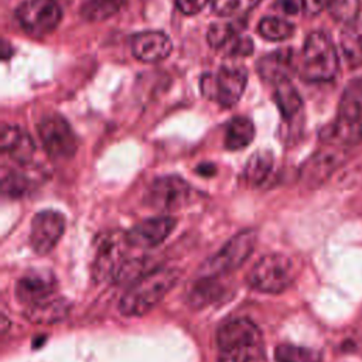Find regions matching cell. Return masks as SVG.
Returning <instances> with one entry per match:
<instances>
[{
    "mask_svg": "<svg viewBox=\"0 0 362 362\" xmlns=\"http://www.w3.org/2000/svg\"><path fill=\"white\" fill-rule=\"evenodd\" d=\"M180 270L157 269L141 274L126 290L119 301V311L124 317H143L150 313L177 284Z\"/></svg>",
    "mask_w": 362,
    "mask_h": 362,
    "instance_id": "cell-1",
    "label": "cell"
},
{
    "mask_svg": "<svg viewBox=\"0 0 362 362\" xmlns=\"http://www.w3.org/2000/svg\"><path fill=\"white\" fill-rule=\"evenodd\" d=\"M339 61L335 45L322 31L308 34L301 55V76L308 82H328L335 78Z\"/></svg>",
    "mask_w": 362,
    "mask_h": 362,
    "instance_id": "cell-2",
    "label": "cell"
},
{
    "mask_svg": "<svg viewBox=\"0 0 362 362\" xmlns=\"http://www.w3.org/2000/svg\"><path fill=\"white\" fill-rule=\"evenodd\" d=\"M294 272L290 257L281 253H269L253 264L246 281L256 291L279 294L291 286Z\"/></svg>",
    "mask_w": 362,
    "mask_h": 362,
    "instance_id": "cell-3",
    "label": "cell"
},
{
    "mask_svg": "<svg viewBox=\"0 0 362 362\" xmlns=\"http://www.w3.org/2000/svg\"><path fill=\"white\" fill-rule=\"evenodd\" d=\"M327 137L338 143H355L362 139V81L351 82L342 92L337 120Z\"/></svg>",
    "mask_w": 362,
    "mask_h": 362,
    "instance_id": "cell-4",
    "label": "cell"
},
{
    "mask_svg": "<svg viewBox=\"0 0 362 362\" xmlns=\"http://www.w3.org/2000/svg\"><path fill=\"white\" fill-rule=\"evenodd\" d=\"M257 233L246 229L232 236L214 256H211L199 269L201 277H221L239 269L253 253Z\"/></svg>",
    "mask_w": 362,
    "mask_h": 362,
    "instance_id": "cell-5",
    "label": "cell"
},
{
    "mask_svg": "<svg viewBox=\"0 0 362 362\" xmlns=\"http://www.w3.org/2000/svg\"><path fill=\"white\" fill-rule=\"evenodd\" d=\"M247 82V72L240 65H223L218 74H204L199 81L205 98L218 102L222 107L235 106Z\"/></svg>",
    "mask_w": 362,
    "mask_h": 362,
    "instance_id": "cell-6",
    "label": "cell"
},
{
    "mask_svg": "<svg viewBox=\"0 0 362 362\" xmlns=\"http://www.w3.org/2000/svg\"><path fill=\"white\" fill-rule=\"evenodd\" d=\"M129 245L126 233L109 232L99 238L96 256L92 266L95 281H115L119 280L127 262L124 257V246Z\"/></svg>",
    "mask_w": 362,
    "mask_h": 362,
    "instance_id": "cell-7",
    "label": "cell"
},
{
    "mask_svg": "<svg viewBox=\"0 0 362 362\" xmlns=\"http://www.w3.org/2000/svg\"><path fill=\"white\" fill-rule=\"evenodd\" d=\"M16 18L27 34L41 38L58 27L62 11L55 0H24L16 10Z\"/></svg>",
    "mask_w": 362,
    "mask_h": 362,
    "instance_id": "cell-8",
    "label": "cell"
},
{
    "mask_svg": "<svg viewBox=\"0 0 362 362\" xmlns=\"http://www.w3.org/2000/svg\"><path fill=\"white\" fill-rule=\"evenodd\" d=\"M38 136L49 157L66 160L78 148L76 136L69 123L59 115H49L38 124Z\"/></svg>",
    "mask_w": 362,
    "mask_h": 362,
    "instance_id": "cell-9",
    "label": "cell"
},
{
    "mask_svg": "<svg viewBox=\"0 0 362 362\" xmlns=\"http://www.w3.org/2000/svg\"><path fill=\"white\" fill-rule=\"evenodd\" d=\"M262 334L257 325L247 318H233L223 322L216 331L219 351H247L260 355Z\"/></svg>",
    "mask_w": 362,
    "mask_h": 362,
    "instance_id": "cell-10",
    "label": "cell"
},
{
    "mask_svg": "<svg viewBox=\"0 0 362 362\" xmlns=\"http://www.w3.org/2000/svg\"><path fill=\"white\" fill-rule=\"evenodd\" d=\"M192 198L189 184L177 175L156 178L146 191V202L160 211H174L187 205Z\"/></svg>",
    "mask_w": 362,
    "mask_h": 362,
    "instance_id": "cell-11",
    "label": "cell"
},
{
    "mask_svg": "<svg viewBox=\"0 0 362 362\" xmlns=\"http://www.w3.org/2000/svg\"><path fill=\"white\" fill-rule=\"evenodd\" d=\"M65 230V218L62 214L44 209L34 215L30 228V246L37 255L49 253L59 242Z\"/></svg>",
    "mask_w": 362,
    "mask_h": 362,
    "instance_id": "cell-12",
    "label": "cell"
},
{
    "mask_svg": "<svg viewBox=\"0 0 362 362\" xmlns=\"http://www.w3.org/2000/svg\"><path fill=\"white\" fill-rule=\"evenodd\" d=\"M57 287V277L51 272L31 270L17 280L14 294L18 303L28 307L52 297Z\"/></svg>",
    "mask_w": 362,
    "mask_h": 362,
    "instance_id": "cell-13",
    "label": "cell"
},
{
    "mask_svg": "<svg viewBox=\"0 0 362 362\" xmlns=\"http://www.w3.org/2000/svg\"><path fill=\"white\" fill-rule=\"evenodd\" d=\"M175 228L173 216H154L144 219L126 232L129 246L136 247H154L163 243Z\"/></svg>",
    "mask_w": 362,
    "mask_h": 362,
    "instance_id": "cell-14",
    "label": "cell"
},
{
    "mask_svg": "<svg viewBox=\"0 0 362 362\" xmlns=\"http://www.w3.org/2000/svg\"><path fill=\"white\" fill-rule=\"evenodd\" d=\"M345 161V151L338 148L321 150L313 154L301 167V180L311 187L320 185L334 174Z\"/></svg>",
    "mask_w": 362,
    "mask_h": 362,
    "instance_id": "cell-15",
    "label": "cell"
},
{
    "mask_svg": "<svg viewBox=\"0 0 362 362\" xmlns=\"http://www.w3.org/2000/svg\"><path fill=\"white\" fill-rule=\"evenodd\" d=\"M173 49L171 40L161 31H141L132 38L133 55L143 62L165 59Z\"/></svg>",
    "mask_w": 362,
    "mask_h": 362,
    "instance_id": "cell-16",
    "label": "cell"
},
{
    "mask_svg": "<svg viewBox=\"0 0 362 362\" xmlns=\"http://www.w3.org/2000/svg\"><path fill=\"white\" fill-rule=\"evenodd\" d=\"M35 151L31 136L18 126H3L1 130V153L8 156L20 165H27L33 160Z\"/></svg>",
    "mask_w": 362,
    "mask_h": 362,
    "instance_id": "cell-17",
    "label": "cell"
},
{
    "mask_svg": "<svg viewBox=\"0 0 362 362\" xmlns=\"http://www.w3.org/2000/svg\"><path fill=\"white\" fill-rule=\"evenodd\" d=\"M71 303L64 297H49L40 303L25 307L24 317L27 321L40 325L55 324L68 317Z\"/></svg>",
    "mask_w": 362,
    "mask_h": 362,
    "instance_id": "cell-18",
    "label": "cell"
},
{
    "mask_svg": "<svg viewBox=\"0 0 362 362\" xmlns=\"http://www.w3.org/2000/svg\"><path fill=\"white\" fill-rule=\"evenodd\" d=\"M293 71V54L290 49H277L264 55L257 62L259 75L273 85L290 79Z\"/></svg>",
    "mask_w": 362,
    "mask_h": 362,
    "instance_id": "cell-19",
    "label": "cell"
},
{
    "mask_svg": "<svg viewBox=\"0 0 362 362\" xmlns=\"http://www.w3.org/2000/svg\"><path fill=\"white\" fill-rule=\"evenodd\" d=\"M255 137L253 122L245 116H236L226 124L225 147L230 151L247 147Z\"/></svg>",
    "mask_w": 362,
    "mask_h": 362,
    "instance_id": "cell-20",
    "label": "cell"
},
{
    "mask_svg": "<svg viewBox=\"0 0 362 362\" xmlns=\"http://www.w3.org/2000/svg\"><path fill=\"white\" fill-rule=\"evenodd\" d=\"M341 48L351 68L362 66V25L356 21L346 24L341 33Z\"/></svg>",
    "mask_w": 362,
    "mask_h": 362,
    "instance_id": "cell-21",
    "label": "cell"
},
{
    "mask_svg": "<svg viewBox=\"0 0 362 362\" xmlns=\"http://www.w3.org/2000/svg\"><path fill=\"white\" fill-rule=\"evenodd\" d=\"M274 102L286 120L293 119L303 107L301 96L290 79L274 85Z\"/></svg>",
    "mask_w": 362,
    "mask_h": 362,
    "instance_id": "cell-22",
    "label": "cell"
},
{
    "mask_svg": "<svg viewBox=\"0 0 362 362\" xmlns=\"http://www.w3.org/2000/svg\"><path fill=\"white\" fill-rule=\"evenodd\" d=\"M272 168L273 154L269 150H259L249 157L243 175L250 185H260L269 177Z\"/></svg>",
    "mask_w": 362,
    "mask_h": 362,
    "instance_id": "cell-23",
    "label": "cell"
},
{
    "mask_svg": "<svg viewBox=\"0 0 362 362\" xmlns=\"http://www.w3.org/2000/svg\"><path fill=\"white\" fill-rule=\"evenodd\" d=\"M274 359L276 362H322V355L313 348L280 344L274 349Z\"/></svg>",
    "mask_w": 362,
    "mask_h": 362,
    "instance_id": "cell-24",
    "label": "cell"
},
{
    "mask_svg": "<svg viewBox=\"0 0 362 362\" xmlns=\"http://www.w3.org/2000/svg\"><path fill=\"white\" fill-rule=\"evenodd\" d=\"M239 35L240 34L235 24L226 23V21H218L209 25L206 33V40L212 48L215 49L226 48L229 52V49L232 48V45L235 44Z\"/></svg>",
    "mask_w": 362,
    "mask_h": 362,
    "instance_id": "cell-25",
    "label": "cell"
},
{
    "mask_svg": "<svg viewBox=\"0 0 362 362\" xmlns=\"http://www.w3.org/2000/svg\"><path fill=\"white\" fill-rule=\"evenodd\" d=\"M124 3L126 0H88L81 8V14L88 21H102L115 16Z\"/></svg>",
    "mask_w": 362,
    "mask_h": 362,
    "instance_id": "cell-26",
    "label": "cell"
},
{
    "mask_svg": "<svg viewBox=\"0 0 362 362\" xmlns=\"http://www.w3.org/2000/svg\"><path fill=\"white\" fill-rule=\"evenodd\" d=\"M216 279L218 277H201V280L197 281V284L188 293L189 303L194 307H204L221 296L222 288Z\"/></svg>",
    "mask_w": 362,
    "mask_h": 362,
    "instance_id": "cell-27",
    "label": "cell"
},
{
    "mask_svg": "<svg viewBox=\"0 0 362 362\" xmlns=\"http://www.w3.org/2000/svg\"><path fill=\"white\" fill-rule=\"evenodd\" d=\"M294 33V25L280 17H264L259 23V34L267 41H283L291 37Z\"/></svg>",
    "mask_w": 362,
    "mask_h": 362,
    "instance_id": "cell-28",
    "label": "cell"
},
{
    "mask_svg": "<svg viewBox=\"0 0 362 362\" xmlns=\"http://www.w3.org/2000/svg\"><path fill=\"white\" fill-rule=\"evenodd\" d=\"M33 187V182L27 177L25 173L18 170H6L3 168L1 173V189L3 194L11 198H18L28 192Z\"/></svg>",
    "mask_w": 362,
    "mask_h": 362,
    "instance_id": "cell-29",
    "label": "cell"
},
{
    "mask_svg": "<svg viewBox=\"0 0 362 362\" xmlns=\"http://www.w3.org/2000/svg\"><path fill=\"white\" fill-rule=\"evenodd\" d=\"M262 0H214L212 10L221 17H242Z\"/></svg>",
    "mask_w": 362,
    "mask_h": 362,
    "instance_id": "cell-30",
    "label": "cell"
},
{
    "mask_svg": "<svg viewBox=\"0 0 362 362\" xmlns=\"http://www.w3.org/2000/svg\"><path fill=\"white\" fill-rule=\"evenodd\" d=\"M327 8L335 20L349 24L356 21L361 0H327Z\"/></svg>",
    "mask_w": 362,
    "mask_h": 362,
    "instance_id": "cell-31",
    "label": "cell"
},
{
    "mask_svg": "<svg viewBox=\"0 0 362 362\" xmlns=\"http://www.w3.org/2000/svg\"><path fill=\"white\" fill-rule=\"evenodd\" d=\"M259 355L247 351H219L218 362H250Z\"/></svg>",
    "mask_w": 362,
    "mask_h": 362,
    "instance_id": "cell-32",
    "label": "cell"
},
{
    "mask_svg": "<svg viewBox=\"0 0 362 362\" xmlns=\"http://www.w3.org/2000/svg\"><path fill=\"white\" fill-rule=\"evenodd\" d=\"M209 0H175L178 10L187 16L198 14L208 4Z\"/></svg>",
    "mask_w": 362,
    "mask_h": 362,
    "instance_id": "cell-33",
    "label": "cell"
},
{
    "mask_svg": "<svg viewBox=\"0 0 362 362\" xmlns=\"http://www.w3.org/2000/svg\"><path fill=\"white\" fill-rule=\"evenodd\" d=\"M303 10L308 16L318 14L324 7H327V0H301L300 1Z\"/></svg>",
    "mask_w": 362,
    "mask_h": 362,
    "instance_id": "cell-34",
    "label": "cell"
},
{
    "mask_svg": "<svg viewBox=\"0 0 362 362\" xmlns=\"http://www.w3.org/2000/svg\"><path fill=\"white\" fill-rule=\"evenodd\" d=\"M279 6H280V8H281L284 13H287V14H294V13L298 11V8H300L301 4H298L296 0H279Z\"/></svg>",
    "mask_w": 362,
    "mask_h": 362,
    "instance_id": "cell-35",
    "label": "cell"
},
{
    "mask_svg": "<svg viewBox=\"0 0 362 362\" xmlns=\"http://www.w3.org/2000/svg\"><path fill=\"white\" fill-rule=\"evenodd\" d=\"M197 171L201 174V175H205V177H209L215 173V167L211 164V163H205V164H201Z\"/></svg>",
    "mask_w": 362,
    "mask_h": 362,
    "instance_id": "cell-36",
    "label": "cell"
}]
</instances>
